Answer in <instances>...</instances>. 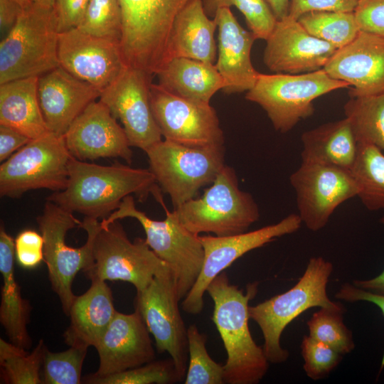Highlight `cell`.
Masks as SVG:
<instances>
[{"label":"cell","mask_w":384,"mask_h":384,"mask_svg":"<svg viewBox=\"0 0 384 384\" xmlns=\"http://www.w3.org/2000/svg\"><path fill=\"white\" fill-rule=\"evenodd\" d=\"M68 171L66 188L53 192L46 199L85 217L107 218L132 194L139 200H145L149 193L157 201L162 198L161 189L149 169L132 168L118 161L102 166L72 156Z\"/></svg>","instance_id":"6da1fadb"},{"label":"cell","mask_w":384,"mask_h":384,"mask_svg":"<svg viewBox=\"0 0 384 384\" xmlns=\"http://www.w3.org/2000/svg\"><path fill=\"white\" fill-rule=\"evenodd\" d=\"M257 289L258 283L253 282L247 285L244 292L230 283L224 271L206 289L214 304L211 319L227 353L223 365L225 383L257 384L269 368L263 347L255 342L248 325L249 302Z\"/></svg>","instance_id":"7a4b0ae2"},{"label":"cell","mask_w":384,"mask_h":384,"mask_svg":"<svg viewBox=\"0 0 384 384\" xmlns=\"http://www.w3.org/2000/svg\"><path fill=\"white\" fill-rule=\"evenodd\" d=\"M36 221L43 238L44 262L52 289L68 316L76 297L73 282L78 272L93 263V242L101 223L88 217L80 222L73 213L49 201Z\"/></svg>","instance_id":"3957f363"},{"label":"cell","mask_w":384,"mask_h":384,"mask_svg":"<svg viewBox=\"0 0 384 384\" xmlns=\"http://www.w3.org/2000/svg\"><path fill=\"white\" fill-rule=\"evenodd\" d=\"M333 271L331 262L322 257H311L298 282L284 293L255 306H249L250 319L260 328L263 349L270 363L279 364L287 360L289 353L280 344L286 326L312 307L346 309L340 302L331 301L326 286Z\"/></svg>","instance_id":"277c9868"},{"label":"cell","mask_w":384,"mask_h":384,"mask_svg":"<svg viewBox=\"0 0 384 384\" xmlns=\"http://www.w3.org/2000/svg\"><path fill=\"white\" fill-rule=\"evenodd\" d=\"M58 34L54 7L33 3L23 9L0 43V85L39 77L60 66Z\"/></svg>","instance_id":"5b68a950"},{"label":"cell","mask_w":384,"mask_h":384,"mask_svg":"<svg viewBox=\"0 0 384 384\" xmlns=\"http://www.w3.org/2000/svg\"><path fill=\"white\" fill-rule=\"evenodd\" d=\"M166 218L156 220L138 210L129 195L119 208L100 221L102 228L125 218L136 219L143 228L146 242L154 253L174 271L178 297L183 299L195 284L204 262V249L200 235L185 228L176 215L161 203Z\"/></svg>","instance_id":"8992f818"},{"label":"cell","mask_w":384,"mask_h":384,"mask_svg":"<svg viewBox=\"0 0 384 384\" xmlns=\"http://www.w3.org/2000/svg\"><path fill=\"white\" fill-rule=\"evenodd\" d=\"M173 210L181 224L197 235L245 233L260 218L252 196L239 188L235 170L227 165L201 197L190 199Z\"/></svg>","instance_id":"52a82bcc"},{"label":"cell","mask_w":384,"mask_h":384,"mask_svg":"<svg viewBox=\"0 0 384 384\" xmlns=\"http://www.w3.org/2000/svg\"><path fill=\"white\" fill-rule=\"evenodd\" d=\"M323 69L302 74H258L246 100L267 113L275 130L286 133L314 113V101L329 92L349 88Z\"/></svg>","instance_id":"ba28073f"},{"label":"cell","mask_w":384,"mask_h":384,"mask_svg":"<svg viewBox=\"0 0 384 384\" xmlns=\"http://www.w3.org/2000/svg\"><path fill=\"white\" fill-rule=\"evenodd\" d=\"M192 0H119L121 48L127 66L156 75L166 62L167 43L178 13Z\"/></svg>","instance_id":"9c48e42d"},{"label":"cell","mask_w":384,"mask_h":384,"mask_svg":"<svg viewBox=\"0 0 384 384\" xmlns=\"http://www.w3.org/2000/svg\"><path fill=\"white\" fill-rule=\"evenodd\" d=\"M145 153L149 170L176 208L213 182L225 164L222 145L193 147L161 140Z\"/></svg>","instance_id":"30bf717a"},{"label":"cell","mask_w":384,"mask_h":384,"mask_svg":"<svg viewBox=\"0 0 384 384\" xmlns=\"http://www.w3.org/2000/svg\"><path fill=\"white\" fill-rule=\"evenodd\" d=\"M71 157L64 135L49 132L31 139L1 164V196L19 198L30 190L65 189Z\"/></svg>","instance_id":"8fae6325"},{"label":"cell","mask_w":384,"mask_h":384,"mask_svg":"<svg viewBox=\"0 0 384 384\" xmlns=\"http://www.w3.org/2000/svg\"><path fill=\"white\" fill-rule=\"evenodd\" d=\"M92 255V265L83 271L90 281H124L134 286L137 292L169 267L145 239L130 241L119 220L101 226L94 239Z\"/></svg>","instance_id":"7c38bea8"},{"label":"cell","mask_w":384,"mask_h":384,"mask_svg":"<svg viewBox=\"0 0 384 384\" xmlns=\"http://www.w3.org/2000/svg\"><path fill=\"white\" fill-rule=\"evenodd\" d=\"M176 277L170 267L137 292L134 307L155 340L159 353H168L182 381L188 363L187 329L181 316Z\"/></svg>","instance_id":"4fadbf2b"},{"label":"cell","mask_w":384,"mask_h":384,"mask_svg":"<svg viewBox=\"0 0 384 384\" xmlns=\"http://www.w3.org/2000/svg\"><path fill=\"white\" fill-rule=\"evenodd\" d=\"M289 182L296 193L298 215L313 232L324 228L335 210L359 191L351 170L317 163L301 162Z\"/></svg>","instance_id":"5bb4252c"},{"label":"cell","mask_w":384,"mask_h":384,"mask_svg":"<svg viewBox=\"0 0 384 384\" xmlns=\"http://www.w3.org/2000/svg\"><path fill=\"white\" fill-rule=\"evenodd\" d=\"M302 224L299 215L292 213L275 224L250 232L228 236L200 235L204 262L195 284L183 298L182 309L189 314H200L204 306L206 289L217 275L245 253L297 231Z\"/></svg>","instance_id":"9a60e30c"},{"label":"cell","mask_w":384,"mask_h":384,"mask_svg":"<svg viewBox=\"0 0 384 384\" xmlns=\"http://www.w3.org/2000/svg\"><path fill=\"white\" fill-rule=\"evenodd\" d=\"M150 101L164 139L193 147L224 144L217 113L210 103L179 97L154 83Z\"/></svg>","instance_id":"2e32d148"},{"label":"cell","mask_w":384,"mask_h":384,"mask_svg":"<svg viewBox=\"0 0 384 384\" xmlns=\"http://www.w3.org/2000/svg\"><path fill=\"white\" fill-rule=\"evenodd\" d=\"M152 75L127 66L119 76L101 91L99 100L120 120L131 146L144 152L162 140L150 101Z\"/></svg>","instance_id":"e0dca14e"},{"label":"cell","mask_w":384,"mask_h":384,"mask_svg":"<svg viewBox=\"0 0 384 384\" xmlns=\"http://www.w3.org/2000/svg\"><path fill=\"white\" fill-rule=\"evenodd\" d=\"M60 66L100 91L113 82L127 66L119 42L73 28L59 33Z\"/></svg>","instance_id":"ac0fdd59"},{"label":"cell","mask_w":384,"mask_h":384,"mask_svg":"<svg viewBox=\"0 0 384 384\" xmlns=\"http://www.w3.org/2000/svg\"><path fill=\"white\" fill-rule=\"evenodd\" d=\"M64 138L70 155L78 160L121 158L129 164L132 161L133 153L124 128L100 100L84 109Z\"/></svg>","instance_id":"d6986e66"},{"label":"cell","mask_w":384,"mask_h":384,"mask_svg":"<svg viewBox=\"0 0 384 384\" xmlns=\"http://www.w3.org/2000/svg\"><path fill=\"white\" fill-rule=\"evenodd\" d=\"M336 50L287 16L277 21L267 38L263 61L275 73H306L323 69Z\"/></svg>","instance_id":"ffe728a7"},{"label":"cell","mask_w":384,"mask_h":384,"mask_svg":"<svg viewBox=\"0 0 384 384\" xmlns=\"http://www.w3.org/2000/svg\"><path fill=\"white\" fill-rule=\"evenodd\" d=\"M324 70L349 85L350 97L384 93V38L360 31L348 45L336 50Z\"/></svg>","instance_id":"44dd1931"},{"label":"cell","mask_w":384,"mask_h":384,"mask_svg":"<svg viewBox=\"0 0 384 384\" xmlns=\"http://www.w3.org/2000/svg\"><path fill=\"white\" fill-rule=\"evenodd\" d=\"M150 333L140 314L117 311L95 346L99 367L92 373L106 376L136 368L155 360Z\"/></svg>","instance_id":"7402d4cb"},{"label":"cell","mask_w":384,"mask_h":384,"mask_svg":"<svg viewBox=\"0 0 384 384\" xmlns=\"http://www.w3.org/2000/svg\"><path fill=\"white\" fill-rule=\"evenodd\" d=\"M101 91L61 66L38 77L40 106L50 132L64 135L74 119Z\"/></svg>","instance_id":"603a6c76"},{"label":"cell","mask_w":384,"mask_h":384,"mask_svg":"<svg viewBox=\"0 0 384 384\" xmlns=\"http://www.w3.org/2000/svg\"><path fill=\"white\" fill-rule=\"evenodd\" d=\"M218 58L215 63L225 82L226 94L247 92L255 85L259 73L251 61V50L256 40L250 31L243 28L230 8L218 9Z\"/></svg>","instance_id":"cb8c5ba5"},{"label":"cell","mask_w":384,"mask_h":384,"mask_svg":"<svg viewBox=\"0 0 384 384\" xmlns=\"http://www.w3.org/2000/svg\"><path fill=\"white\" fill-rule=\"evenodd\" d=\"M103 280H92L82 294L76 296L69 312L70 324L63 334L68 346L95 348L117 311L110 287Z\"/></svg>","instance_id":"d4e9b609"},{"label":"cell","mask_w":384,"mask_h":384,"mask_svg":"<svg viewBox=\"0 0 384 384\" xmlns=\"http://www.w3.org/2000/svg\"><path fill=\"white\" fill-rule=\"evenodd\" d=\"M215 19L206 14L202 0H192L176 15L169 37L166 62L186 58L215 64L218 47Z\"/></svg>","instance_id":"484cf974"},{"label":"cell","mask_w":384,"mask_h":384,"mask_svg":"<svg viewBox=\"0 0 384 384\" xmlns=\"http://www.w3.org/2000/svg\"><path fill=\"white\" fill-rule=\"evenodd\" d=\"M15 240L0 227V272L3 284L1 294L0 322L12 343L29 349L32 345L28 333L31 306L24 299L14 274Z\"/></svg>","instance_id":"4316f807"},{"label":"cell","mask_w":384,"mask_h":384,"mask_svg":"<svg viewBox=\"0 0 384 384\" xmlns=\"http://www.w3.org/2000/svg\"><path fill=\"white\" fill-rule=\"evenodd\" d=\"M159 85L169 92L196 102L210 103L225 87L215 64L186 58H174L156 73Z\"/></svg>","instance_id":"83f0119b"},{"label":"cell","mask_w":384,"mask_h":384,"mask_svg":"<svg viewBox=\"0 0 384 384\" xmlns=\"http://www.w3.org/2000/svg\"><path fill=\"white\" fill-rule=\"evenodd\" d=\"M301 139L303 146L302 162L351 169L356 158L358 142L346 117L306 131Z\"/></svg>","instance_id":"f1b7e54d"},{"label":"cell","mask_w":384,"mask_h":384,"mask_svg":"<svg viewBox=\"0 0 384 384\" xmlns=\"http://www.w3.org/2000/svg\"><path fill=\"white\" fill-rule=\"evenodd\" d=\"M38 77L17 79L0 85V124L12 127L30 139L50 132L38 95Z\"/></svg>","instance_id":"f546056e"},{"label":"cell","mask_w":384,"mask_h":384,"mask_svg":"<svg viewBox=\"0 0 384 384\" xmlns=\"http://www.w3.org/2000/svg\"><path fill=\"white\" fill-rule=\"evenodd\" d=\"M351 171L363 205L369 210H384V151L373 144L358 142Z\"/></svg>","instance_id":"4dcf8cb0"},{"label":"cell","mask_w":384,"mask_h":384,"mask_svg":"<svg viewBox=\"0 0 384 384\" xmlns=\"http://www.w3.org/2000/svg\"><path fill=\"white\" fill-rule=\"evenodd\" d=\"M343 110L358 142L373 144L384 151V93L350 97Z\"/></svg>","instance_id":"1f68e13d"},{"label":"cell","mask_w":384,"mask_h":384,"mask_svg":"<svg viewBox=\"0 0 384 384\" xmlns=\"http://www.w3.org/2000/svg\"><path fill=\"white\" fill-rule=\"evenodd\" d=\"M46 348L43 340L29 352L0 338L1 381L7 384H43L41 369Z\"/></svg>","instance_id":"d6a6232c"},{"label":"cell","mask_w":384,"mask_h":384,"mask_svg":"<svg viewBox=\"0 0 384 384\" xmlns=\"http://www.w3.org/2000/svg\"><path fill=\"white\" fill-rule=\"evenodd\" d=\"M297 21L310 35L337 50L350 43L360 31L354 12L310 11Z\"/></svg>","instance_id":"836d02e7"},{"label":"cell","mask_w":384,"mask_h":384,"mask_svg":"<svg viewBox=\"0 0 384 384\" xmlns=\"http://www.w3.org/2000/svg\"><path fill=\"white\" fill-rule=\"evenodd\" d=\"M181 381L171 357L106 376L89 374L82 380L88 384H172Z\"/></svg>","instance_id":"e575fe53"},{"label":"cell","mask_w":384,"mask_h":384,"mask_svg":"<svg viewBox=\"0 0 384 384\" xmlns=\"http://www.w3.org/2000/svg\"><path fill=\"white\" fill-rule=\"evenodd\" d=\"M188 363L185 384H223V365L210 356L206 347L207 336L199 331L196 324L187 329Z\"/></svg>","instance_id":"d590c367"},{"label":"cell","mask_w":384,"mask_h":384,"mask_svg":"<svg viewBox=\"0 0 384 384\" xmlns=\"http://www.w3.org/2000/svg\"><path fill=\"white\" fill-rule=\"evenodd\" d=\"M346 311L322 307L307 321L310 336L342 355L351 353L355 347L352 332L343 323Z\"/></svg>","instance_id":"8d00e7d4"},{"label":"cell","mask_w":384,"mask_h":384,"mask_svg":"<svg viewBox=\"0 0 384 384\" xmlns=\"http://www.w3.org/2000/svg\"><path fill=\"white\" fill-rule=\"evenodd\" d=\"M76 28L86 33L120 43L122 21L119 0H90Z\"/></svg>","instance_id":"74e56055"},{"label":"cell","mask_w":384,"mask_h":384,"mask_svg":"<svg viewBox=\"0 0 384 384\" xmlns=\"http://www.w3.org/2000/svg\"><path fill=\"white\" fill-rule=\"evenodd\" d=\"M87 348L70 346L65 351L52 352L46 348L41 378L43 384H80Z\"/></svg>","instance_id":"f35d334b"},{"label":"cell","mask_w":384,"mask_h":384,"mask_svg":"<svg viewBox=\"0 0 384 384\" xmlns=\"http://www.w3.org/2000/svg\"><path fill=\"white\" fill-rule=\"evenodd\" d=\"M204 10L214 17L220 8L236 7L244 16L256 39L267 40L277 21L265 0H202Z\"/></svg>","instance_id":"ab89813d"},{"label":"cell","mask_w":384,"mask_h":384,"mask_svg":"<svg viewBox=\"0 0 384 384\" xmlns=\"http://www.w3.org/2000/svg\"><path fill=\"white\" fill-rule=\"evenodd\" d=\"M303 368L306 375L316 380L326 377L341 361L343 355L311 336H304L301 343Z\"/></svg>","instance_id":"60d3db41"},{"label":"cell","mask_w":384,"mask_h":384,"mask_svg":"<svg viewBox=\"0 0 384 384\" xmlns=\"http://www.w3.org/2000/svg\"><path fill=\"white\" fill-rule=\"evenodd\" d=\"M44 241L42 235L33 230H24L15 239V255L18 264L33 269L44 261Z\"/></svg>","instance_id":"b9f144b4"},{"label":"cell","mask_w":384,"mask_h":384,"mask_svg":"<svg viewBox=\"0 0 384 384\" xmlns=\"http://www.w3.org/2000/svg\"><path fill=\"white\" fill-rule=\"evenodd\" d=\"M354 14L360 31L384 38V0H359Z\"/></svg>","instance_id":"7bdbcfd3"},{"label":"cell","mask_w":384,"mask_h":384,"mask_svg":"<svg viewBox=\"0 0 384 384\" xmlns=\"http://www.w3.org/2000/svg\"><path fill=\"white\" fill-rule=\"evenodd\" d=\"M359 0H289L288 16L297 20L316 11L354 12Z\"/></svg>","instance_id":"ee69618b"},{"label":"cell","mask_w":384,"mask_h":384,"mask_svg":"<svg viewBox=\"0 0 384 384\" xmlns=\"http://www.w3.org/2000/svg\"><path fill=\"white\" fill-rule=\"evenodd\" d=\"M90 0H55L54 9L59 33L78 26Z\"/></svg>","instance_id":"f6af8a7d"},{"label":"cell","mask_w":384,"mask_h":384,"mask_svg":"<svg viewBox=\"0 0 384 384\" xmlns=\"http://www.w3.org/2000/svg\"><path fill=\"white\" fill-rule=\"evenodd\" d=\"M337 299L346 302H368L375 304L384 316V295L364 290L353 283H344L336 293Z\"/></svg>","instance_id":"bcb514c9"},{"label":"cell","mask_w":384,"mask_h":384,"mask_svg":"<svg viewBox=\"0 0 384 384\" xmlns=\"http://www.w3.org/2000/svg\"><path fill=\"white\" fill-rule=\"evenodd\" d=\"M31 139L6 125L0 124V161L4 162L12 154L26 145Z\"/></svg>","instance_id":"7dc6e473"},{"label":"cell","mask_w":384,"mask_h":384,"mask_svg":"<svg viewBox=\"0 0 384 384\" xmlns=\"http://www.w3.org/2000/svg\"><path fill=\"white\" fill-rule=\"evenodd\" d=\"M23 9L13 0H0V30L3 38L11 30Z\"/></svg>","instance_id":"c3c4849f"},{"label":"cell","mask_w":384,"mask_h":384,"mask_svg":"<svg viewBox=\"0 0 384 384\" xmlns=\"http://www.w3.org/2000/svg\"><path fill=\"white\" fill-rule=\"evenodd\" d=\"M384 225V216L380 220ZM355 286L373 293L384 295V270L378 276L369 279H355L352 282Z\"/></svg>","instance_id":"681fc988"},{"label":"cell","mask_w":384,"mask_h":384,"mask_svg":"<svg viewBox=\"0 0 384 384\" xmlns=\"http://www.w3.org/2000/svg\"><path fill=\"white\" fill-rule=\"evenodd\" d=\"M277 21L288 15L289 0H265Z\"/></svg>","instance_id":"f907efd6"},{"label":"cell","mask_w":384,"mask_h":384,"mask_svg":"<svg viewBox=\"0 0 384 384\" xmlns=\"http://www.w3.org/2000/svg\"><path fill=\"white\" fill-rule=\"evenodd\" d=\"M32 1L47 8H53L55 4V0H32Z\"/></svg>","instance_id":"816d5d0a"},{"label":"cell","mask_w":384,"mask_h":384,"mask_svg":"<svg viewBox=\"0 0 384 384\" xmlns=\"http://www.w3.org/2000/svg\"><path fill=\"white\" fill-rule=\"evenodd\" d=\"M18 3L23 9L29 7L33 3L32 0H13Z\"/></svg>","instance_id":"f5cc1de1"}]
</instances>
